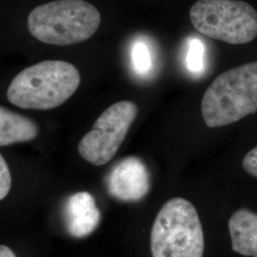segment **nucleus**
I'll return each instance as SVG.
<instances>
[{
    "label": "nucleus",
    "mask_w": 257,
    "mask_h": 257,
    "mask_svg": "<svg viewBox=\"0 0 257 257\" xmlns=\"http://www.w3.org/2000/svg\"><path fill=\"white\" fill-rule=\"evenodd\" d=\"M80 85L74 65L45 60L21 71L7 91L10 103L21 109L52 110L67 101Z\"/></svg>",
    "instance_id": "nucleus-1"
},
{
    "label": "nucleus",
    "mask_w": 257,
    "mask_h": 257,
    "mask_svg": "<svg viewBox=\"0 0 257 257\" xmlns=\"http://www.w3.org/2000/svg\"><path fill=\"white\" fill-rule=\"evenodd\" d=\"M257 111V61L219 74L203 95L201 112L209 128L235 123Z\"/></svg>",
    "instance_id": "nucleus-2"
},
{
    "label": "nucleus",
    "mask_w": 257,
    "mask_h": 257,
    "mask_svg": "<svg viewBox=\"0 0 257 257\" xmlns=\"http://www.w3.org/2000/svg\"><path fill=\"white\" fill-rule=\"evenodd\" d=\"M101 22L99 11L84 0H56L39 5L28 17L30 34L40 42L68 46L92 37Z\"/></svg>",
    "instance_id": "nucleus-3"
},
{
    "label": "nucleus",
    "mask_w": 257,
    "mask_h": 257,
    "mask_svg": "<svg viewBox=\"0 0 257 257\" xmlns=\"http://www.w3.org/2000/svg\"><path fill=\"white\" fill-rule=\"evenodd\" d=\"M150 246L153 257H203L202 224L193 204L182 197L168 200L153 224Z\"/></svg>",
    "instance_id": "nucleus-4"
},
{
    "label": "nucleus",
    "mask_w": 257,
    "mask_h": 257,
    "mask_svg": "<svg viewBox=\"0 0 257 257\" xmlns=\"http://www.w3.org/2000/svg\"><path fill=\"white\" fill-rule=\"evenodd\" d=\"M190 19L201 35L231 45L257 37L256 10L245 1L198 0L190 10Z\"/></svg>",
    "instance_id": "nucleus-5"
},
{
    "label": "nucleus",
    "mask_w": 257,
    "mask_h": 257,
    "mask_svg": "<svg viewBox=\"0 0 257 257\" xmlns=\"http://www.w3.org/2000/svg\"><path fill=\"white\" fill-rule=\"evenodd\" d=\"M131 101L116 102L104 110L78 144V153L92 165L107 164L116 155L138 115Z\"/></svg>",
    "instance_id": "nucleus-6"
},
{
    "label": "nucleus",
    "mask_w": 257,
    "mask_h": 257,
    "mask_svg": "<svg viewBox=\"0 0 257 257\" xmlns=\"http://www.w3.org/2000/svg\"><path fill=\"white\" fill-rule=\"evenodd\" d=\"M106 185L108 193L120 201H139L151 189L147 166L137 156L123 158L111 168Z\"/></svg>",
    "instance_id": "nucleus-7"
},
{
    "label": "nucleus",
    "mask_w": 257,
    "mask_h": 257,
    "mask_svg": "<svg viewBox=\"0 0 257 257\" xmlns=\"http://www.w3.org/2000/svg\"><path fill=\"white\" fill-rule=\"evenodd\" d=\"M64 216L66 230L75 238L92 234L101 221V212L88 192L74 193L67 199Z\"/></svg>",
    "instance_id": "nucleus-8"
},
{
    "label": "nucleus",
    "mask_w": 257,
    "mask_h": 257,
    "mask_svg": "<svg viewBox=\"0 0 257 257\" xmlns=\"http://www.w3.org/2000/svg\"><path fill=\"white\" fill-rule=\"evenodd\" d=\"M229 231L233 251L257 257V213L247 209L235 211L229 220Z\"/></svg>",
    "instance_id": "nucleus-9"
},
{
    "label": "nucleus",
    "mask_w": 257,
    "mask_h": 257,
    "mask_svg": "<svg viewBox=\"0 0 257 257\" xmlns=\"http://www.w3.org/2000/svg\"><path fill=\"white\" fill-rule=\"evenodd\" d=\"M39 128L33 120L0 107V146L29 142L37 138Z\"/></svg>",
    "instance_id": "nucleus-10"
},
{
    "label": "nucleus",
    "mask_w": 257,
    "mask_h": 257,
    "mask_svg": "<svg viewBox=\"0 0 257 257\" xmlns=\"http://www.w3.org/2000/svg\"><path fill=\"white\" fill-rule=\"evenodd\" d=\"M132 64L136 74L148 75L153 68V56L150 46L144 40H137L132 46Z\"/></svg>",
    "instance_id": "nucleus-11"
},
{
    "label": "nucleus",
    "mask_w": 257,
    "mask_h": 257,
    "mask_svg": "<svg viewBox=\"0 0 257 257\" xmlns=\"http://www.w3.org/2000/svg\"><path fill=\"white\" fill-rule=\"evenodd\" d=\"M187 67L192 73H199L204 67V46L198 39L190 41L187 53Z\"/></svg>",
    "instance_id": "nucleus-12"
},
{
    "label": "nucleus",
    "mask_w": 257,
    "mask_h": 257,
    "mask_svg": "<svg viewBox=\"0 0 257 257\" xmlns=\"http://www.w3.org/2000/svg\"><path fill=\"white\" fill-rule=\"evenodd\" d=\"M12 187V177L9 166L4 156H0V199L3 200L9 194Z\"/></svg>",
    "instance_id": "nucleus-13"
},
{
    "label": "nucleus",
    "mask_w": 257,
    "mask_h": 257,
    "mask_svg": "<svg viewBox=\"0 0 257 257\" xmlns=\"http://www.w3.org/2000/svg\"><path fill=\"white\" fill-rule=\"evenodd\" d=\"M242 167L247 174L257 178V147L250 150L243 158Z\"/></svg>",
    "instance_id": "nucleus-14"
},
{
    "label": "nucleus",
    "mask_w": 257,
    "mask_h": 257,
    "mask_svg": "<svg viewBox=\"0 0 257 257\" xmlns=\"http://www.w3.org/2000/svg\"><path fill=\"white\" fill-rule=\"evenodd\" d=\"M0 257H17L15 252L7 246L1 245L0 246Z\"/></svg>",
    "instance_id": "nucleus-15"
}]
</instances>
